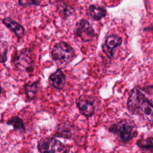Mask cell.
<instances>
[{"label": "cell", "mask_w": 153, "mask_h": 153, "mask_svg": "<svg viewBox=\"0 0 153 153\" xmlns=\"http://www.w3.org/2000/svg\"><path fill=\"white\" fill-rule=\"evenodd\" d=\"M87 15L94 20H99L106 16V10L101 7L95 5H91L87 10Z\"/></svg>", "instance_id": "obj_12"}, {"label": "cell", "mask_w": 153, "mask_h": 153, "mask_svg": "<svg viewBox=\"0 0 153 153\" xmlns=\"http://www.w3.org/2000/svg\"><path fill=\"white\" fill-rule=\"evenodd\" d=\"M149 29H152V30H153V27H149Z\"/></svg>", "instance_id": "obj_20"}, {"label": "cell", "mask_w": 153, "mask_h": 153, "mask_svg": "<svg viewBox=\"0 0 153 153\" xmlns=\"http://www.w3.org/2000/svg\"><path fill=\"white\" fill-rule=\"evenodd\" d=\"M136 145L142 149L152 150L153 149V137L140 139L137 141Z\"/></svg>", "instance_id": "obj_16"}, {"label": "cell", "mask_w": 153, "mask_h": 153, "mask_svg": "<svg viewBox=\"0 0 153 153\" xmlns=\"http://www.w3.org/2000/svg\"><path fill=\"white\" fill-rule=\"evenodd\" d=\"M72 129L73 127L69 123L63 122L59 123L57 126L54 136L65 139H71L72 137Z\"/></svg>", "instance_id": "obj_11"}, {"label": "cell", "mask_w": 153, "mask_h": 153, "mask_svg": "<svg viewBox=\"0 0 153 153\" xmlns=\"http://www.w3.org/2000/svg\"><path fill=\"white\" fill-rule=\"evenodd\" d=\"M109 130L110 132L118 135L121 140L124 142L130 140L137 134L134 125L130 122L125 121L112 124L109 127Z\"/></svg>", "instance_id": "obj_5"}, {"label": "cell", "mask_w": 153, "mask_h": 153, "mask_svg": "<svg viewBox=\"0 0 153 153\" xmlns=\"http://www.w3.org/2000/svg\"><path fill=\"white\" fill-rule=\"evenodd\" d=\"M39 89V81H34L30 84H26L25 91L26 96L29 99H33Z\"/></svg>", "instance_id": "obj_14"}, {"label": "cell", "mask_w": 153, "mask_h": 153, "mask_svg": "<svg viewBox=\"0 0 153 153\" xmlns=\"http://www.w3.org/2000/svg\"><path fill=\"white\" fill-rule=\"evenodd\" d=\"M1 92H2V88H1V87L0 86V95H1Z\"/></svg>", "instance_id": "obj_19"}, {"label": "cell", "mask_w": 153, "mask_h": 153, "mask_svg": "<svg viewBox=\"0 0 153 153\" xmlns=\"http://www.w3.org/2000/svg\"><path fill=\"white\" fill-rule=\"evenodd\" d=\"M42 0H19V3L22 6L39 5Z\"/></svg>", "instance_id": "obj_18"}, {"label": "cell", "mask_w": 153, "mask_h": 153, "mask_svg": "<svg viewBox=\"0 0 153 153\" xmlns=\"http://www.w3.org/2000/svg\"><path fill=\"white\" fill-rule=\"evenodd\" d=\"M57 8L59 14L64 17H68L75 12V9L72 6L63 2H59L57 4Z\"/></svg>", "instance_id": "obj_15"}, {"label": "cell", "mask_w": 153, "mask_h": 153, "mask_svg": "<svg viewBox=\"0 0 153 153\" xmlns=\"http://www.w3.org/2000/svg\"><path fill=\"white\" fill-rule=\"evenodd\" d=\"M2 23L7 28L15 33L19 39L22 38L25 35V30L23 26L13 19L10 17H5L2 20Z\"/></svg>", "instance_id": "obj_10"}, {"label": "cell", "mask_w": 153, "mask_h": 153, "mask_svg": "<svg viewBox=\"0 0 153 153\" xmlns=\"http://www.w3.org/2000/svg\"><path fill=\"white\" fill-rule=\"evenodd\" d=\"M13 63L21 72H32L34 69V60L30 50L25 48L17 51L13 58Z\"/></svg>", "instance_id": "obj_3"}, {"label": "cell", "mask_w": 153, "mask_h": 153, "mask_svg": "<svg viewBox=\"0 0 153 153\" xmlns=\"http://www.w3.org/2000/svg\"><path fill=\"white\" fill-rule=\"evenodd\" d=\"M7 124L9 126H12L14 131L19 133H25L26 131V128L23 121L22 118L19 117L13 116L11 117L7 122Z\"/></svg>", "instance_id": "obj_13"}, {"label": "cell", "mask_w": 153, "mask_h": 153, "mask_svg": "<svg viewBox=\"0 0 153 153\" xmlns=\"http://www.w3.org/2000/svg\"><path fill=\"white\" fill-rule=\"evenodd\" d=\"M37 149L39 153H68L66 146L54 137L45 136L38 142Z\"/></svg>", "instance_id": "obj_4"}, {"label": "cell", "mask_w": 153, "mask_h": 153, "mask_svg": "<svg viewBox=\"0 0 153 153\" xmlns=\"http://www.w3.org/2000/svg\"><path fill=\"white\" fill-rule=\"evenodd\" d=\"M48 82L54 88L62 90L66 84V75L61 69H58L50 75Z\"/></svg>", "instance_id": "obj_9"}, {"label": "cell", "mask_w": 153, "mask_h": 153, "mask_svg": "<svg viewBox=\"0 0 153 153\" xmlns=\"http://www.w3.org/2000/svg\"><path fill=\"white\" fill-rule=\"evenodd\" d=\"M8 44L0 40V63H5L7 59Z\"/></svg>", "instance_id": "obj_17"}, {"label": "cell", "mask_w": 153, "mask_h": 153, "mask_svg": "<svg viewBox=\"0 0 153 153\" xmlns=\"http://www.w3.org/2000/svg\"><path fill=\"white\" fill-rule=\"evenodd\" d=\"M121 44L122 38L120 36L115 34L109 35L105 39L103 50L109 58H112L114 56V48L119 47Z\"/></svg>", "instance_id": "obj_7"}, {"label": "cell", "mask_w": 153, "mask_h": 153, "mask_svg": "<svg viewBox=\"0 0 153 153\" xmlns=\"http://www.w3.org/2000/svg\"><path fill=\"white\" fill-rule=\"evenodd\" d=\"M51 56L57 65L64 66L73 60L75 51L69 44L62 41L54 46L51 51Z\"/></svg>", "instance_id": "obj_2"}, {"label": "cell", "mask_w": 153, "mask_h": 153, "mask_svg": "<svg viewBox=\"0 0 153 153\" xmlns=\"http://www.w3.org/2000/svg\"><path fill=\"white\" fill-rule=\"evenodd\" d=\"M128 110L131 114L138 112L149 124H153V104L137 88L130 92L127 100Z\"/></svg>", "instance_id": "obj_1"}, {"label": "cell", "mask_w": 153, "mask_h": 153, "mask_svg": "<svg viewBox=\"0 0 153 153\" xmlns=\"http://www.w3.org/2000/svg\"><path fill=\"white\" fill-rule=\"evenodd\" d=\"M74 32L75 36L79 38L82 42L91 41L96 36L92 26L85 19H81L76 23Z\"/></svg>", "instance_id": "obj_6"}, {"label": "cell", "mask_w": 153, "mask_h": 153, "mask_svg": "<svg viewBox=\"0 0 153 153\" xmlns=\"http://www.w3.org/2000/svg\"><path fill=\"white\" fill-rule=\"evenodd\" d=\"M0 123H1V121H0Z\"/></svg>", "instance_id": "obj_21"}, {"label": "cell", "mask_w": 153, "mask_h": 153, "mask_svg": "<svg viewBox=\"0 0 153 153\" xmlns=\"http://www.w3.org/2000/svg\"><path fill=\"white\" fill-rule=\"evenodd\" d=\"M76 104L82 115L86 117H91L94 114V107L93 103L88 99L82 98V96H81L76 99Z\"/></svg>", "instance_id": "obj_8"}]
</instances>
